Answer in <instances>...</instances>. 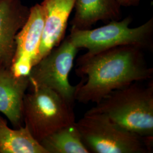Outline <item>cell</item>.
<instances>
[{"instance_id": "obj_1", "label": "cell", "mask_w": 153, "mask_h": 153, "mask_svg": "<svg viewBox=\"0 0 153 153\" xmlns=\"http://www.w3.org/2000/svg\"><path fill=\"white\" fill-rule=\"evenodd\" d=\"M76 72L82 81L76 86L75 100L98 103L117 89L153 78L143 49L124 45L97 53H86L76 61Z\"/></svg>"}, {"instance_id": "obj_2", "label": "cell", "mask_w": 153, "mask_h": 153, "mask_svg": "<svg viewBox=\"0 0 153 153\" xmlns=\"http://www.w3.org/2000/svg\"><path fill=\"white\" fill-rule=\"evenodd\" d=\"M88 110L105 115L121 128L143 137H153V83L138 82L117 89Z\"/></svg>"}, {"instance_id": "obj_3", "label": "cell", "mask_w": 153, "mask_h": 153, "mask_svg": "<svg viewBox=\"0 0 153 153\" xmlns=\"http://www.w3.org/2000/svg\"><path fill=\"white\" fill-rule=\"evenodd\" d=\"M82 141L90 153H150L153 137L124 129L105 115L87 111L76 122Z\"/></svg>"}, {"instance_id": "obj_4", "label": "cell", "mask_w": 153, "mask_h": 153, "mask_svg": "<svg viewBox=\"0 0 153 153\" xmlns=\"http://www.w3.org/2000/svg\"><path fill=\"white\" fill-rule=\"evenodd\" d=\"M28 89L23 101V122L38 141L76 123L74 105L58 93L43 86H29Z\"/></svg>"}, {"instance_id": "obj_5", "label": "cell", "mask_w": 153, "mask_h": 153, "mask_svg": "<svg viewBox=\"0 0 153 153\" xmlns=\"http://www.w3.org/2000/svg\"><path fill=\"white\" fill-rule=\"evenodd\" d=\"M131 18L111 21L95 29L71 27L69 37L78 49L85 48L90 54L119 46L132 45L141 49H153V18L137 27H130Z\"/></svg>"}, {"instance_id": "obj_6", "label": "cell", "mask_w": 153, "mask_h": 153, "mask_svg": "<svg viewBox=\"0 0 153 153\" xmlns=\"http://www.w3.org/2000/svg\"><path fill=\"white\" fill-rule=\"evenodd\" d=\"M78 48L68 36L33 66L28 75L30 86H43L58 93L74 105L76 86L69 81Z\"/></svg>"}, {"instance_id": "obj_7", "label": "cell", "mask_w": 153, "mask_h": 153, "mask_svg": "<svg viewBox=\"0 0 153 153\" xmlns=\"http://www.w3.org/2000/svg\"><path fill=\"white\" fill-rule=\"evenodd\" d=\"M44 23L42 6L37 4L30 8L27 22L16 35V49L10 67L16 76H28L35 65Z\"/></svg>"}, {"instance_id": "obj_8", "label": "cell", "mask_w": 153, "mask_h": 153, "mask_svg": "<svg viewBox=\"0 0 153 153\" xmlns=\"http://www.w3.org/2000/svg\"><path fill=\"white\" fill-rule=\"evenodd\" d=\"M30 8L21 0H0V68H10L16 36L27 22Z\"/></svg>"}, {"instance_id": "obj_9", "label": "cell", "mask_w": 153, "mask_h": 153, "mask_svg": "<svg viewBox=\"0 0 153 153\" xmlns=\"http://www.w3.org/2000/svg\"><path fill=\"white\" fill-rule=\"evenodd\" d=\"M75 2L76 0H44L40 4L44 13V28L35 64L64 38Z\"/></svg>"}, {"instance_id": "obj_10", "label": "cell", "mask_w": 153, "mask_h": 153, "mask_svg": "<svg viewBox=\"0 0 153 153\" xmlns=\"http://www.w3.org/2000/svg\"><path fill=\"white\" fill-rule=\"evenodd\" d=\"M30 85L28 76H16L10 68H0V112L16 128L22 126L24 96Z\"/></svg>"}, {"instance_id": "obj_11", "label": "cell", "mask_w": 153, "mask_h": 153, "mask_svg": "<svg viewBox=\"0 0 153 153\" xmlns=\"http://www.w3.org/2000/svg\"><path fill=\"white\" fill-rule=\"evenodd\" d=\"M121 7L117 0H76L72 27L89 29L98 21L119 20Z\"/></svg>"}, {"instance_id": "obj_12", "label": "cell", "mask_w": 153, "mask_h": 153, "mask_svg": "<svg viewBox=\"0 0 153 153\" xmlns=\"http://www.w3.org/2000/svg\"><path fill=\"white\" fill-rule=\"evenodd\" d=\"M0 153H48L27 128L12 129L0 115Z\"/></svg>"}, {"instance_id": "obj_13", "label": "cell", "mask_w": 153, "mask_h": 153, "mask_svg": "<svg viewBox=\"0 0 153 153\" xmlns=\"http://www.w3.org/2000/svg\"><path fill=\"white\" fill-rule=\"evenodd\" d=\"M40 143L48 153H90L82 141L76 123L61 128Z\"/></svg>"}, {"instance_id": "obj_14", "label": "cell", "mask_w": 153, "mask_h": 153, "mask_svg": "<svg viewBox=\"0 0 153 153\" xmlns=\"http://www.w3.org/2000/svg\"><path fill=\"white\" fill-rule=\"evenodd\" d=\"M117 1L121 6L129 7L138 5L141 0H117Z\"/></svg>"}]
</instances>
